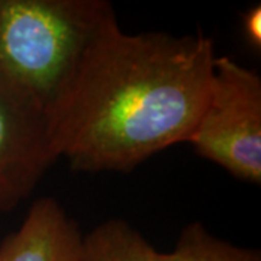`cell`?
<instances>
[{
	"label": "cell",
	"instance_id": "6da1fadb",
	"mask_svg": "<svg viewBox=\"0 0 261 261\" xmlns=\"http://www.w3.org/2000/svg\"><path fill=\"white\" fill-rule=\"evenodd\" d=\"M214 39L125 34L112 19L48 113L57 152L77 171L128 173L189 142L214 73Z\"/></svg>",
	"mask_w": 261,
	"mask_h": 261
},
{
	"label": "cell",
	"instance_id": "7a4b0ae2",
	"mask_svg": "<svg viewBox=\"0 0 261 261\" xmlns=\"http://www.w3.org/2000/svg\"><path fill=\"white\" fill-rule=\"evenodd\" d=\"M115 18L106 0H0V79L48 115Z\"/></svg>",
	"mask_w": 261,
	"mask_h": 261
},
{
	"label": "cell",
	"instance_id": "3957f363",
	"mask_svg": "<svg viewBox=\"0 0 261 261\" xmlns=\"http://www.w3.org/2000/svg\"><path fill=\"white\" fill-rule=\"evenodd\" d=\"M189 144L235 178L261 183V77L228 56L215 57L205 108Z\"/></svg>",
	"mask_w": 261,
	"mask_h": 261
},
{
	"label": "cell",
	"instance_id": "277c9868",
	"mask_svg": "<svg viewBox=\"0 0 261 261\" xmlns=\"http://www.w3.org/2000/svg\"><path fill=\"white\" fill-rule=\"evenodd\" d=\"M60 159L47 112L0 79V212H10Z\"/></svg>",
	"mask_w": 261,
	"mask_h": 261
},
{
	"label": "cell",
	"instance_id": "5b68a950",
	"mask_svg": "<svg viewBox=\"0 0 261 261\" xmlns=\"http://www.w3.org/2000/svg\"><path fill=\"white\" fill-rule=\"evenodd\" d=\"M83 237L74 219L53 197L29 207L18 231L0 244V261H80Z\"/></svg>",
	"mask_w": 261,
	"mask_h": 261
},
{
	"label": "cell",
	"instance_id": "8992f818",
	"mask_svg": "<svg viewBox=\"0 0 261 261\" xmlns=\"http://www.w3.org/2000/svg\"><path fill=\"white\" fill-rule=\"evenodd\" d=\"M145 237L123 219H109L83 237L80 261H160Z\"/></svg>",
	"mask_w": 261,
	"mask_h": 261
},
{
	"label": "cell",
	"instance_id": "52a82bcc",
	"mask_svg": "<svg viewBox=\"0 0 261 261\" xmlns=\"http://www.w3.org/2000/svg\"><path fill=\"white\" fill-rule=\"evenodd\" d=\"M160 261H261V252L226 243L193 222L183 228L173 251L160 254Z\"/></svg>",
	"mask_w": 261,
	"mask_h": 261
},
{
	"label": "cell",
	"instance_id": "ba28073f",
	"mask_svg": "<svg viewBox=\"0 0 261 261\" xmlns=\"http://www.w3.org/2000/svg\"><path fill=\"white\" fill-rule=\"evenodd\" d=\"M243 28L245 41L254 49H261V8L252 6L243 16Z\"/></svg>",
	"mask_w": 261,
	"mask_h": 261
}]
</instances>
